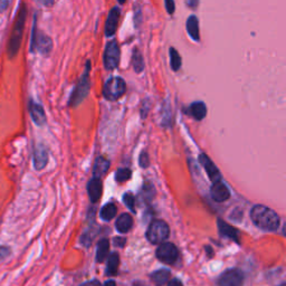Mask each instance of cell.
<instances>
[{
    "label": "cell",
    "instance_id": "cell-1",
    "mask_svg": "<svg viewBox=\"0 0 286 286\" xmlns=\"http://www.w3.org/2000/svg\"><path fill=\"white\" fill-rule=\"evenodd\" d=\"M26 20H27V7L25 2H21L19 9H18L16 20L13 22V27L8 42L7 52L8 56L10 58L15 57L18 52H19L22 42V36H24Z\"/></svg>",
    "mask_w": 286,
    "mask_h": 286
},
{
    "label": "cell",
    "instance_id": "cell-2",
    "mask_svg": "<svg viewBox=\"0 0 286 286\" xmlns=\"http://www.w3.org/2000/svg\"><path fill=\"white\" fill-rule=\"evenodd\" d=\"M251 218L254 224L261 229L276 230L280 227V217L271 208L263 205H256L251 210Z\"/></svg>",
    "mask_w": 286,
    "mask_h": 286
},
{
    "label": "cell",
    "instance_id": "cell-3",
    "mask_svg": "<svg viewBox=\"0 0 286 286\" xmlns=\"http://www.w3.org/2000/svg\"><path fill=\"white\" fill-rule=\"evenodd\" d=\"M91 69H92V64L91 62L88 61L85 65V70L83 72V74L81 75L79 82L75 85L74 91L71 95L70 98V106L76 107L79 106L80 104L84 101V99L88 97V95L90 93L91 89Z\"/></svg>",
    "mask_w": 286,
    "mask_h": 286
},
{
    "label": "cell",
    "instance_id": "cell-4",
    "mask_svg": "<svg viewBox=\"0 0 286 286\" xmlns=\"http://www.w3.org/2000/svg\"><path fill=\"white\" fill-rule=\"evenodd\" d=\"M53 51V40L52 38L44 34L43 31L38 30L37 28V16L34 17L33 30H31V38H30V52L31 53H39L44 56H48Z\"/></svg>",
    "mask_w": 286,
    "mask_h": 286
},
{
    "label": "cell",
    "instance_id": "cell-5",
    "mask_svg": "<svg viewBox=\"0 0 286 286\" xmlns=\"http://www.w3.org/2000/svg\"><path fill=\"white\" fill-rule=\"evenodd\" d=\"M126 92L125 81L120 76H113L106 80L103 86V96L107 101H117Z\"/></svg>",
    "mask_w": 286,
    "mask_h": 286
},
{
    "label": "cell",
    "instance_id": "cell-6",
    "mask_svg": "<svg viewBox=\"0 0 286 286\" xmlns=\"http://www.w3.org/2000/svg\"><path fill=\"white\" fill-rule=\"evenodd\" d=\"M170 229L166 221L154 220L150 224L147 230V238L152 244H162L169 237Z\"/></svg>",
    "mask_w": 286,
    "mask_h": 286
},
{
    "label": "cell",
    "instance_id": "cell-7",
    "mask_svg": "<svg viewBox=\"0 0 286 286\" xmlns=\"http://www.w3.org/2000/svg\"><path fill=\"white\" fill-rule=\"evenodd\" d=\"M120 58H121V51L120 46L116 40H111L108 42L104 49L103 55V63L104 69L106 71H113L119 67L120 65Z\"/></svg>",
    "mask_w": 286,
    "mask_h": 286
},
{
    "label": "cell",
    "instance_id": "cell-8",
    "mask_svg": "<svg viewBox=\"0 0 286 286\" xmlns=\"http://www.w3.org/2000/svg\"><path fill=\"white\" fill-rule=\"evenodd\" d=\"M244 274L237 269L226 271L218 281V286H243Z\"/></svg>",
    "mask_w": 286,
    "mask_h": 286
},
{
    "label": "cell",
    "instance_id": "cell-9",
    "mask_svg": "<svg viewBox=\"0 0 286 286\" xmlns=\"http://www.w3.org/2000/svg\"><path fill=\"white\" fill-rule=\"evenodd\" d=\"M157 257L166 264H174L178 258V249L171 243L161 244L157 249Z\"/></svg>",
    "mask_w": 286,
    "mask_h": 286
},
{
    "label": "cell",
    "instance_id": "cell-10",
    "mask_svg": "<svg viewBox=\"0 0 286 286\" xmlns=\"http://www.w3.org/2000/svg\"><path fill=\"white\" fill-rule=\"evenodd\" d=\"M121 16V10L119 7H113L110 12L107 13L105 20V28H104V34L106 37H113L115 35L117 29V24H119Z\"/></svg>",
    "mask_w": 286,
    "mask_h": 286
},
{
    "label": "cell",
    "instance_id": "cell-11",
    "mask_svg": "<svg viewBox=\"0 0 286 286\" xmlns=\"http://www.w3.org/2000/svg\"><path fill=\"white\" fill-rule=\"evenodd\" d=\"M28 108L31 120H33L36 125L43 126L46 123V113H45L43 105H40L39 103L35 102L34 99H29Z\"/></svg>",
    "mask_w": 286,
    "mask_h": 286
},
{
    "label": "cell",
    "instance_id": "cell-12",
    "mask_svg": "<svg viewBox=\"0 0 286 286\" xmlns=\"http://www.w3.org/2000/svg\"><path fill=\"white\" fill-rule=\"evenodd\" d=\"M33 162L36 170H43L46 167L48 162V151L44 145L39 144L34 149Z\"/></svg>",
    "mask_w": 286,
    "mask_h": 286
},
{
    "label": "cell",
    "instance_id": "cell-13",
    "mask_svg": "<svg viewBox=\"0 0 286 286\" xmlns=\"http://www.w3.org/2000/svg\"><path fill=\"white\" fill-rule=\"evenodd\" d=\"M210 194H211V198L217 202H222V201L228 200L230 197V192H229L228 188H227L226 185L222 184L221 181L214 183L210 190Z\"/></svg>",
    "mask_w": 286,
    "mask_h": 286
},
{
    "label": "cell",
    "instance_id": "cell-14",
    "mask_svg": "<svg viewBox=\"0 0 286 286\" xmlns=\"http://www.w3.org/2000/svg\"><path fill=\"white\" fill-rule=\"evenodd\" d=\"M199 161H200L202 167L205 168V170L207 171V174L208 176H209V178L212 183L220 181L221 179L220 172L217 169V167L214 165V163H212L210 159L208 158V156H206V154H201L200 158H199Z\"/></svg>",
    "mask_w": 286,
    "mask_h": 286
},
{
    "label": "cell",
    "instance_id": "cell-15",
    "mask_svg": "<svg viewBox=\"0 0 286 286\" xmlns=\"http://www.w3.org/2000/svg\"><path fill=\"white\" fill-rule=\"evenodd\" d=\"M186 29L193 42H200V29H199V19L197 16L191 15L186 21Z\"/></svg>",
    "mask_w": 286,
    "mask_h": 286
},
{
    "label": "cell",
    "instance_id": "cell-16",
    "mask_svg": "<svg viewBox=\"0 0 286 286\" xmlns=\"http://www.w3.org/2000/svg\"><path fill=\"white\" fill-rule=\"evenodd\" d=\"M102 190H103V186H102V181L99 178H94L90 181L88 185V192H89V197L92 202H96L99 198H101L102 194Z\"/></svg>",
    "mask_w": 286,
    "mask_h": 286
},
{
    "label": "cell",
    "instance_id": "cell-17",
    "mask_svg": "<svg viewBox=\"0 0 286 286\" xmlns=\"http://www.w3.org/2000/svg\"><path fill=\"white\" fill-rule=\"evenodd\" d=\"M190 115H191L194 120L197 121H201L206 117L207 115V106L206 104L198 101V102H193L191 105L188 107V112Z\"/></svg>",
    "mask_w": 286,
    "mask_h": 286
},
{
    "label": "cell",
    "instance_id": "cell-18",
    "mask_svg": "<svg viewBox=\"0 0 286 286\" xmlns=\"http://www.w3.org/2000/svg\"><path fill=\"white\" fill-rule=\"evenodd\" d=\"M132 225H133V219L129 214L121 215L119 218H117L116 222H115V227H116L117 231L122 234L128 233V231L132 228Z\"/></svg>",
    "mask_w": 286,
    "mask_h": 286
},
{
    "label": "cell",
    "instance_id": "cell-19",
    "mask_svg": "<svg viewBox=\"0 0 286 286\" xmlns=\"http://www.w3.org/2000/svg\"><path fill=\"white\" fill-rule=\"evenodd\" d=\"M218 227H219V233L221 236L227 238L234 239L235 242L238 243V230L235 229L234 227L229 226L228 224H226L225 221L218 220Z\"/></svg>",
    "mask_w": 286,
    "mask_h": 286
},
{
    "label": "cell",
    "instance_id": "cell-20",
    "mask_svg": "<svg viewBox=\"0 0 286 286\" xmlns=\"http://www.w3.org/2000/svg\"><path fill=\"white\" fill-rule=\"evenodd\" d=\"M108 167H110V162L106 160L105 158L103 157H98L96 160H95L94 163V169H93V174L96 178H101L102 176L107 171Z\"/></svg>",
    "mask_w": 286,
    "mask_h": 286
},
{
    "label": "cell",
    "instance_id": "cell-21",
    "mask_svg": "<svg viewBox=\"0 0 286 286\" xmlns=\"http://www.w3.org/2000/svg\"><path fill=\"white\" fill-rule=\"evenodd\" d=\"M120 264V257L117 253H112L107 260L106 266V275L107 276H115L117 274V269Z\"/></svg>",
    "mask_w": 286,
    "mask_h": 286
},
{
    "label": "cell",
    "instance_id": "cell-22",
    "mask_svg": "<svg viewBox=\"0 0 286 286\" xmlns=\"http://www.w3.org/2000/svg\"><path fill=\"white\" fill-rule=\"evenodd\" d=\"M132 66L134 72L137 74H140L144 71V60H143V55L142 53L140 52L139 48H134L133 49V54H132Z\"/></svg>",
    "mask_w": 286,
    "mask_h": 286
},
{
    "label": "cell",
    "instance_id": "cell-23",
    "mask_svg": "<svg viewBox=\"0 0 286 286\" xmlns=\"http://www.w3.org/2000/svg\"><path fill=\"white\" fill-rule=\"evenodd\" d=\"M169 57L171 70L174 72H178L181 69V65H183V58H181L179 52L175 47H170Z\"/></svg>",
    "mask_w": 286,
    "mask_h": 286
},
{
    "label": "cell",
    "instance_id": "cell-24",
    "mask_svg": "<svg viewBox=\"0 0 286 286\" xmlns=\"http://www.w3.org/2000/svg\"><path fill=\"white\" fill-rule=\"evenodd\" d=\"M152 281L157 286H163L166 283L169 282L170 272L168 270H160L157 271L156 273L152 274Z\"/></svg>",
    "mask_w": 286,
    "mask_h": 286
},
{
    "label": "cell",
    "instance_id": "cell-25",
    "mask_svg": "<svg viewBox=\"0 0 286 286\" xmlns=\"http://www.w3.org/2000/svg\"><path fill=\"white\" fill-rule=\"evenodd\" d=\"M108 240L107 239H101L97 244V251H96V261L98 263H103L105 261V258L107 257V253H108Z\"/></svg>",
    "mask_w": 286,
    "mask_h": 286
},
{
    "label": "cell",
    "instance_id": "cell-26",
    "mask_svg": "<svg viewBox=\"0 0 286 286\" xmlns=\"http://www.w3.org/2000/svg\"><path fill=\"white\" fill-rule=\"evenodd\" d=\"M115 214H116V207L114 203L111 202V203H107V205H105L102 208L101 214L99 215H101V218L103 220L108 221L115 217Z\"/></svg>",
    "mask_w": 286,
    "mask_h": 286
},
{
    "label": "cell",
    "instance_id": "cell-27",
    "mask_svg": "<svg viewBox=\"0 0 286 286\" xmlns=\"http://www.w3.org/2000/svg\"><path fill=\"white\" fill-rule=\"evenodd\" d=\"M131 175H132V172H131L130 169H128V168H122V169L117 170L115 179L117 183H124V181L131 178Z\"/></svg>",
    "mask_w": 286,
    "mask_h": 286
},
{
    "label": "cell",
    "instance_id": "cell-28",
    "mask_svg": "<svg viewBox=\"0 0 286 286\" xmlns=\"http://www.w3.org/2000/svg\"><path fill=\"white\" fill-rule=\"evenodd\" d=\"M123 202L125 203V206L129 208L131 211H135L134 210V197L131 193H125L123 196Z\"/></svg>",
    "mask_w": 286,
    "mask_h": 286
},
{
    "label": "cell",
    "instance_id": "cell-29",
    "mask_svg": "<svg viewBox=\"0 0 286 286\" xmlns=\"http://www.w3.org/2000/svg\"><path fill=\"white\" fill-rule=\"evenodd\" d=\"M11 254V248L8 246H4V245H0V261L4 260V258L8 257Z\"/></svg>",
    "mask_w": 286,
    "mask_h": 286
},
{
    "label": "cell",
    "instance_id": "cell-30",
    "mask_svg": "<svg viewBox=\"0 0 286 286\" xmlns=\"http://www.w3.org/2000/svg\"><path fill=\"white\" fill-rule=\"evenodd\" d=\"M165 6L167 9V12L169 13V15H174V12L176 10L175 0H165Z\"/></svg>",
    "mask_w": 286,
    "mask_h": 286
},
{
    "label": "cell",
    "instance_id": "cell-31",
    "mask_svg": "<svg viewBox=\"0 0 286 286\" xmlns=\"http://www.w3.org/2000/svg\"><path fill=\"white\" fill-rule=\"evenodd\" d=\"M140 166L142 168H147L149 166V157L145 152L141 153V156H140Z\"/></svg>",
    "mask_w": 286,
    "mask_h": 286
},
{
    "label": "cell",
    "instance_id": "cell-32",
    "mask_svg": "<svg viewBox=\"0 0 286 286\" xmlns=\"http://www.w3.org/2000/svg\"><path fill=\"white\" fill-rule=\"evenodd\" d=\"M186 4L191 9H197L199 6V0H186Z\"/></svg>",
    "mask_w": 286,
    "mask_h": 286
},
{
    "label": "cell",
    "instance_id": "cell-33",
    "mask_svg": "<svg viewBox=\"0 0 286 286\" xmlns=\"http://www.w3.org/2000/svg\"><path fill=\"white\" fill-rule=\"evenodd\" d=\"M125 243H126L125 238H122V237H116V238L114 239V244L116 245L117 247H123L124 245H125Z\"/></svg>",
    "mask_w": 286,
    "mask_h": 286
},
{
    "label": "cell",
    "instance_id": "cell-34",
    "mask_svg": "<svg viewBox=\"0 0 286 286\" xmlns=\"http://www.w3.org/2000/svg\"><path fill=\"white\" fill-rule=\"evenodd\" d=\"M9 6V0H0V12H3Z\"/></svg>",
    "mask_w": 286,
    "mask_h": 286
},
{
    "label": "cell",
    "instance_id": "cell-35",
    "mask_svg": "<svg viewBox=\"0 0 286 286\" xmlns=\"http://www.w3.org/2000/svg\"><path fill=\"white\" fill-rule=\"evenodd\" d=\"M168 286H184L183 283H181V281L178 279H174L171 280L170 282H168Z\"/></svg>",
    "mask_w": 286,
    "mask_h": 286
},
{
    "label": "cell",
    "instance_id": "cell-36",
    "mask_svg": "<svg viewBox=\"0 0 286 286\" xmlns=\"http://www.w3.org/2000/svg\"><path fill=\"white\" fill-rule=\"evenodd\" d=\"M81 286H102L101 283L98 282L96 280H93V281H90V282H86L84 284H82Z\"/></svg>",
    "mask_w": 286,
    "mask_h": 286
},
{
    "label": "cell",
    "instance_id": "cell-37",
    "mask_svg": "<svg viewBox=\"0 0 286 286\" xmlns=\"http://www.w3.org/2000/svg\"><path fill=\"white\" fill-rule=\"evenodd\" d=\"M39 1L46 7H51V6H53V3H54V0H39Z\"/></svg>",
    "mask_w": 286,
    "mask_h": 286
},
{
    "label": "cell",
    "instance_id": "cell-38",
    "mask_svg": "<svg viewBox=\"0 0 286 286\" xmlns=\"http://www.w3.org/2000/svg\"><path fill=\"white\" fill-rule=\"evenodd\" d=\"M104 286H115V282H114V281H112V280L107 281V282L105 283V285H104Z\"/></svg>",
    "mask_w": 286,
    "mask_h": 286
},
{
    "label": "cell",
    "instance_id": "cell-39",
    "mask_svg": "<svg viewBox=\"0 0 286 286\" xmlns=\"http://www.w3.org/2000/svg\"><path fill=\"white\" fill-rule=\"evenodd\" d=\"M125 1H126V0H117V2H119L120 4H123V3H125Z\"/></svg>",
    "mask_w": 286,
    "mask_h": 286
},
{
    "label": "cell",
    "instance_id": "cell-40",
    "mask_svg": "<svg viewBox=\"0 0 286 286\" xmlns=\"http://www.w3.org/2000/svg\"><path fill=\"white\" fill-rule=\"evenodd\" d=\"M280 286H286V284H285V283H282Z\"/></svg>",
    "mask_w": 286,
    "mask_h": 286
}]
</instances>
